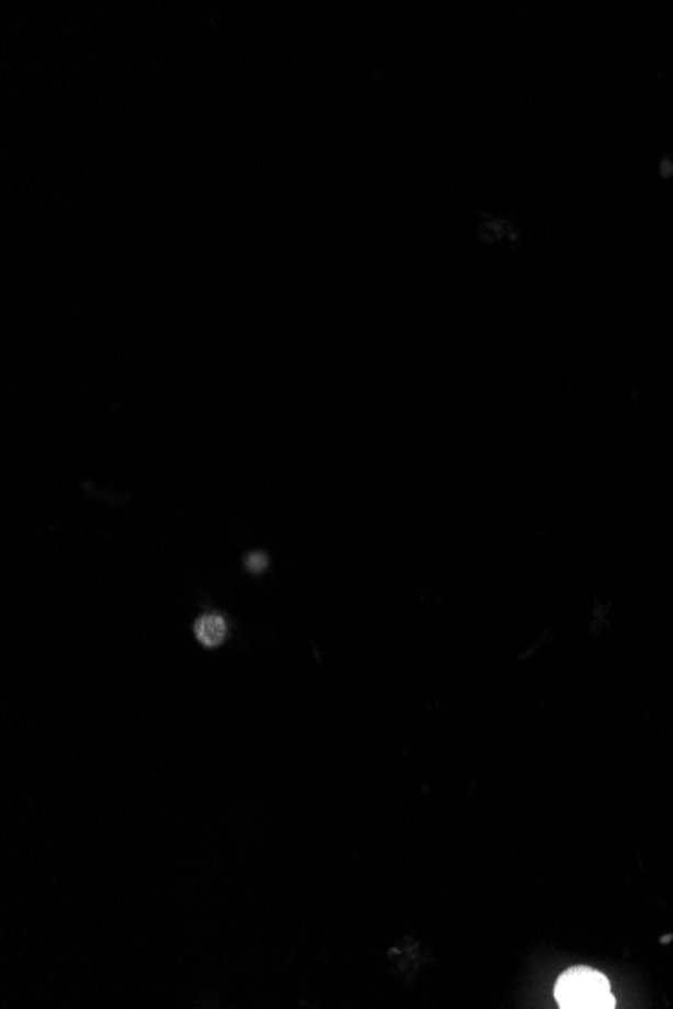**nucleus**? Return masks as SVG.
Instances as JSON below:
<instances>
[{"label": "nucleus", "mask_w": 673, "mask_h": 1009, "mask_svg": "<svg viewBox=\"0 0 673 1009\" xmlns=\"http://www.w3.org/2000/svg\"><path fill=\"white\" fill-rule=\"evenodd\" d=\"M555 997L559 1006L567 1009L615 1008V997L607 977L589 967H573L562 973L555 987Z\"/></svg>", "instance_id": "1"}, {"label": "nucleus", "mask_w": 673, "mask_h": 1009, "mask_svg": "<svg viewBox=\"0 0 673 1009\" xmlns=\"http://www.w3.org/2000/svg\"><path fill=\"white\" fill-rule=\"evenodd\" d=\"M194 635L198 639L204 647H220L228 635V623L225 617L218 612H208L202 615L196 624H194Z\"/></svg>", "instance_id": "2"}, {"label": "nucleus", "mask_w": 673, "mask_h": 1009, "mask_svg": "<svg viewBox=\"0 0 673 1009\" xmlns=\"http://www.w3.org/2000/svg\"><path fill=\"white\" fill-rule=\"evenodd\" d=\"M266 566H269V559H266L264 552H252L249 559H247V569H249L250 573H264Z\"/></svg>", "instance_id": "3"}]
</instances>
